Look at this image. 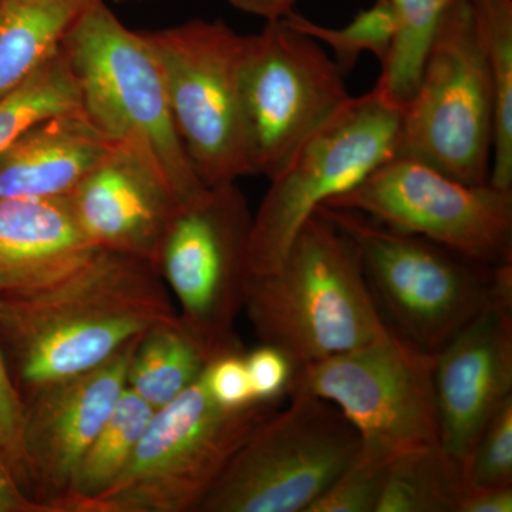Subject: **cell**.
<instances>
[{"mask_svg":"<svg viewBox=\"0 0 512 512\" xmlns=\"http://www.w3.org/2000/svg\"><path fill=\"white\" fill-rule=\"evenodd\" d=\"M357 249L384 322L426 352H439L491 305L495 266L387 227L360 212L320 205Z\"/></svg>","mask_w":512,"mask_h":512,"instance_id":"obj_6","label":"cell"},{"mask_svg":"<svg viewBox=\"0 0 512 512\" xmlns=\"http://www.w3.org/2000/svg\"><path fill=\"white\" fill-rule=\"evenodd\" d=\"M495 93L493 170L488 183L512 191V0H470Z\"/></svg>","mask_w":512,"mask_h":512,"instance_id":"obj_23","label":"cell"},{"mask_svg":"<svg viewBox=\"0 0 512 512\" xmlns=\"http://www.w3.org/2000/svg\"><path fill=\"white\" fill-rule=\"evenodd\" d=\"M163 73L171 116L207 187L252 175L239 97L244 35L222 20L192 19L143 32Z\"/></svg>","mask_w":512,"mask_h":512,"instance_id":"obj_10","label":"cell"},{"mask_svg":"<svg viewBox=\"0 0 512 512\" xmlns=\"http://www.w3.org/2000/svg\"><path fill=\"white\" fill-rule=\"evenodd\" d=\"M204 380L211 396L221 406L239 409L256 402L244 350L224 353L212 359L205 369Z\"/></svg>","mask_w":512,"mask_h":512,"instance_id":"obj_31","label":"cell"},{"mask_svg":"<svg viewBox=\"0 0 512 512\" xmlns=\"http://www.w3.org/2000/svg\"><path fill=\"white\" fill-rule=\"evenodd\" d=\"M212 359L177 315L141 335L127 387L157 412L197 382Z\"/></svg>","mask_w":512,"mask_h":512,"instance_id":"obj_20","label":"cell"},{"mask_svg":"<svg viewBox=\"0 0 512 512\" xmlns=\"http://www.w3.org/2000/svg\"><path fill=\"white\" fill-rule=\"evenodd\" d=\"M346 74L286 19L244 35L238 83L252 175L274 177L296 147L349 99Z\"/></svg>","mask_w":512,"mask_h":512,"instance_id":"obj_12","label":"cell"},{"mask_svg":"<svg viewBox=\"0 0 512 512\" xmlns=\"http://www.w3.org/2000/svg\"><path fill=\"white\" fill-rule=\"evenodd\" d=\"M440 446L466 461L487 421L512 397V308L491 303L436 352Z\"/></svg>","mask_w":512,"mask_h":512,"instance_id":"obj_16","label":"cell"},{"mask_svg":"<svg viewBox=\"0 0 512 512\" xmlns=\"http://www.w3.org/2000/svg\"><path fill=\"white\" fill-rule=\"evenodd\" d=\"M511 487L467 488L457 512H511Z\"/></svg>","mask_w":512,"mask_h":512,"instance_id":"obj_33","label":"cell"},{"mask_svg":"<svg viewBox=\"0 0 512 512\" xmlns=\"http://www.w3.org/2000/svg\"><path fill=\"white\" fill-rule=\"evenodd\" d=\"M62 47L82 109L104 136L146 154L181 204L207 190L178 136L160 64L143 32L128 29L99 0Z\"/></svg>","mask_w":512,"mask_h":512,"instance_id":"obj_3","label":"cell"},{"mask_svg":"<svg viewBox=\"0 0 512 512\" xmlns=\"http://www.w3.org/2000/svg\"><path fill=\"white\" fill-rule=\"evenodd\" d=\"M244 309L259 340L281 349L295 372L389 330L355 244L319 210L275 271L249 275Z\"/></svg>","mask_w":512,"mask_h":512,"instance_id":"obj_2","label":"cell"},{"mask_svg":"<svg viewBox=\"0 0 512 512\" xmlns=\"http://www.w3.org/2000/svg\"><path fill=\"white\" fill-rule=\"evenodd\" d=\"M451 2L453 0H390L396 35L377 82L403 107L419 84L434 32Z\"/></svg>","mask_w":512,"mask_h":512,"instance_id":"obj_25","label":"cell"},{"mask_svg":"<svg viewBox=\"0 0 512 512\" xmlns=\"http://www.w3.org/2000/svg\"><path fill=\"white\" fill-rule=\"evenodd\" d=\"M403 106L382 84L342 106L301 141L252 220L249 275L275 271L293 238L320 205L355 188L396 156Z\"/></svg>","mask_w":512,"mask_h":512,"instance_id":"obj_5","label":"cell"},{"mask_svg":"<svg viewBox=\"0 0 512 512\" xmlns=\"http://www.w3.org/2000/svg\"><path fill=\"white\" fill-rule=\"evenodd\" d=\"M114 146L82 107L37 121L0 154V200L67 197Z\"/></svg>","mask_w":512,"mask_h":512,"instance_id":"obj_17","label":"cell"},{"mask_svg":"<svg viewBox=\"0 0 512 512\" xmlns=\"http://www.w3.org/2000/svg\"><path fill=\"white\" fill-rule=\"evenodd\" d=\"M495 93L470 0L444 10L419 84L404 104L397 157L413 158L464 184L488 183Z\"/></svg>","mask_w":512,"mask_h":512,"instance_id":"obj_7","label":"cell"},{"mask_svg":"<svg viewBox=\"0 0 512 512\" xmlns=\"http://www.w3.org/2000/svg\"><path fill=\"white\" fill-rule=\"evenodd\" d=\"M468 488L512 485V397L485 424L464 461Z\"/></svg>","mask_w":512,"mask_h":512,"instance_id":"obj_27","label":"cell"},{"mask_svg":"<svg viewBox=\"0 0 512 512\" xmlns=\"http://www.w3.org/2000/svg\"><path fill=\"white\" fill-rule=\"evenodd\" d=\"M99 0H0V97L35 72Z\"/></svg>","mask_w":512,"mask_h":512,"instance_id":"obj_19","label":"cell"},{"mask_svg":"<svg viewBox=\"0 0 512 512\" xmlns=\"http://www.w3.org/2000/svg\"><path fill=\"white\" fill-rule=\"evenodd\" d=\"M67 198L93 245L154 266L168 225L183 205L157 165L137 148L121 143Z\"/></svg>","mask_w":512,"mask_h":512,"instance_id":"obj_15","label":"cell"},{"mask_svg":"<svg viewBox=\"0 0 512 512\" xmlns=\"http://www.w3.org/2000/svg\"><path fill=\"white\" fill-rule=\"evenodd\" d=\"M0 512H52L26 493L0 450Z\"/></svg>","mask_w":512,"mask_h":512,"instance_id":"obj_32","label":"cell"},{"mask_svg":"<svg viewBox=\"0 0 512 512\" xmlns=\"http://www.w3.org/2000/svg\"><path fill=\"white\" fill-rule=\"evenodd\" d=\"M23 400L6 365L0 343V450L19 484L29 493L28 473L22 447Z\"/></svg>","mask_w":512,"mask_h":512,"instance_id":"obj_29","label":"cell"},{"mask_svg":"<svg viewBox=\"0 0 512 512\" xmlns=\"http://www.w3.org/2000/svg\"><path fill=\"white\" fill-rule=\"evenodd\" d=\"M141 336L101 365L23 397L22 447L29 493L64 512L77 468L121 393Z\"/></svg>","mask_w":512,"mask_h":512,"instance_id":"obj_14","label":"cell"},{"mask_svg":"<svg viewBox=\"0 0 512 512\" xmlns=\"http://www.w3.org/2000/svg\"><path fill=\"white\" fill-rule=\"evenodd\" d=\"M434 365L436 353L389 328L366 345L296 370L289 393L335 404L359 434L360 450L393 463L440 444Z\"/></svg>","mask_w":512,"mask_h":512,"instance_id":"obj_8","label":"cell"},{"mask_svg":"<svg viewBox=\"0 0 512 512\" xmlns=\"http://www.w3.org/2000/svg\"><path fill=\"white\" fill-rule=\"evenodd\" d=\"M97 249L80 228L69 198L0 200V295L46 284Z\"/></svg>","mask_w":512,"mask_h":512,"instance_id":"obj_18","label":"cell"},{"mask_svg":"<svg viewBox=\"0 0 512 512\" xmlns=\"http://www.w3.org/2000/svg\"><path fill=\"white\" fill-rule=\"evenodd\" d=\"M239 448L198 512H306L345 470L359 434L335 404L292 392Z\"/></svg>","mask_w":512,"mask_h":512,"instance_id":"obj_9","label":"cell"},{"mask_svg":"<svg viewBox=\"0 0 512 512\" xmlns=\"http://www.w3.org/2000/svg\"><path fill=\"white\" fill-rule=\"evenodd\" d=\"M279 404L221 406L202 373L154 413L123 473L82 512H198L239 448Z\"/></svg>","mask_w":512,"mask_h":512,"instance_id":"obj_4","label":"cell"},{"mask_svg":"<svg viewBox=\"0 0 512 512\" xmlns=\"http://www.w3.org/2000/svg\"><path fill=\"white\" fill-rule=\"evenodd\" d=\"M285 19L306 35L326 43L345 74L352 72L359 57L366 52L373 53L383 66L396 35V19L390 0H376L372 8L363 10L348 26L340 29L323 28L295 12Z\"/></svg>","mask_w":512,"mask_h":512,"instance_id":"obj_26","label":"cell"},{"mask_svg":"<svg viewBox=\"0 0 512 512\" xmlns=\"http://www.w3.org/2000/svg\"><path fill=\"white\" fill-rule=\"evenodd\" d=\"M323 205L360 212L478 264L512 262V191L464 184L413 158H390Z\"/></svg>","mask_w":512,"mask_h":512,"instance_id":"obj_13","label":"cell"},{"mask_svg":"<svg viewBox=\"0 0 512 512\" xmlns=\"http://www.w3.org/2000/svg\"><path fill=\"white\" fill-rule=\"evenodd\" d=\"M177 315L156 266L99 248L46 284L0 295V343L23 400Z\"/></svg>","mask_w":512,"mask_h":512,"instance_id":"obj_1","label":"cell"},{"mask_svg":"<svg viewBox=\"0 0 512 512\" xmlns=\"http://www.w3.org/2000/svg\"><path fill=\"white\" fill-rule=\"evenodd\" d=\"M254 214L237 183L207 187L168 225L157 271L178 302L181 322L212 357L238 352Z\"/></svg>","mask_w":512,"mask_h":512,"instance_id":"obj_11","label":"cell"},{"mask_svg":"<svg viewBox=\"0 0 512 512\" xmlns=\"http://www.w3.org/2000/svg\"><path fill=\"white\" fill-rule=\"evenodd\" d=\"M464 463L440 444L390 464L376 512H457L467 491Z\"/></svg>","mask_w":512,"mask_h":512,"instance_id":"obj_21","label":"cell"},{"mask_svg":"<svg viewBox=\"0 0 512 512\" xmlns=\"http://www.w3.org/2000/svg\"><path fill=\"white\" fill-rule=\"evenodd\" d=\"M154 413L156 410L133 390L124 389L80 461L64 512H82L84 505L104 493L120 477Z\"/></svg>","mask_w":512,"mask_h":512,"instance_id":"obj_22","label":"cell"},{"mask_svg":"<svg viewBox=\"0 0 512 512\" xmlns=\"http://www.w3.org/2000/svg\"><path fill=\"white\" fill-rule=\"evenodd\" d=\"M80 107L79 84L60 47L35 72L0 97V154L37 121Z\"/></svg>","mask_w":512,"mask_h":512,"instance_id":"obj_24","label":"cell"},{"mask_svg":"<svg viewBox=\"0 0 512 512\" xmlns=\"http://www.w3.org/2000/svg\"><path fill=\"white\" fill-rule=\"evenodd\" d=\"M245 362L256 402H282L288 396L295 366L281 349L262 343L245 353Z\"/></svg>","mask_w":512,"mask_h":512,"instance_id":"obj_30","label":"cell"},{"mask_svg":"<svg viewBox=\"0 0 512 512\" xmlns=\"http://www.w3.org/2000/svg\"><path fill=\"white\" fill-rule=\"evenodd\" d=\"M390 464L359 447L345 470L306 512H376Z\"/></svg>","mask_w":512,"mask_h":512,"instance_id":"obj_28","label":"cell"},{"mask_svg":"<svg viewBox=\"0 0 512 512\" xmlns=\"http://www.w3.org/2000/svg\"><path fill=\"white\" fill-rule=\"evenodd\" d=\"M227 2L239 12L271 22V20L288 18L293 13L298 0H227Z\"/></svg>","mask_w":512,"mask_h":512,"instance_id":"obj_34","label":"cell"}]
</instances>
